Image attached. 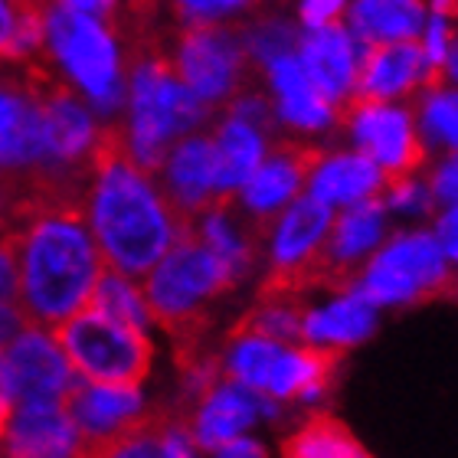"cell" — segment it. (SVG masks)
Instances as JSON below:
<instances>
[{"label": "cell", "instance_id": "obj_1", "mask_svg": "<svg viewBox=\"0 0 458 458\" xmlns=\"http://www.w3.org/2000/svg\"><path fill=\"white\" fill-rule=\"evenodd\" d=\"M89 174L86 216L106 266L128 278L144 276L191 223L174 210L157 177L134 161L122 122L96 131L89 148Z\"/></svg>", "mask_w": 458, "mask_h": 458}, {"label": "cell", "instance_id": "obj_2", "mask_svg": "<svg viewBox=\"0 0 458 458\" xmlns=\"http://www.w3.org/2000/svg\"><path fill=\"white\" fill-rule=\"evenodd\" d=\"M106 256L89 229L86 203L33 207L20 226V295L17 308L30 327L53 331L86 308Z\"/></svg>", "mask_w": 458, "mask_h": 458}, {"label": "cell", "instance_id": "obj_3", "mask_svg": "<svg viewBox=\"0 0 458 458\" xmlns=\"http://www.w3.org/2000/svg\"><path fill=\"white\" fill-rule=\"evenodd\" d=\"M242 278L213 252L197 229H183L177 242L144 272V305L151 321L161 325L174 341V360L181 370L207 357V331L213 308Z\"/></svg>", "mask_w": 458, "mask_h": 458}, {"label": "cell", "instance_id": "obj_4", "mask_svg": "<svg viewBox=\"0 0 458 458\" xmlns=\"http://www.w3.org/2000/svg\"><path fill=\"white\" fill-rule=\"evenodd\" d=\"M49 335L56 337L66 360L82 380L108 383V386H141L151 370L154 347L148 341V331L118 321L92 305L59 321Z\"/></svg>", "mask_w": 458, "mask_h": 458}, {"label": "cell", "instance_id": "obj_5", "mask_svg": "<svg viewBox=\"0 0 458 458\" xmlns=\"http://www.w3.org/2000/svg\"><path fill=\"white\" fill-rule=\"evenodd\" d=\"M47 43L56 63L69 72L98 112H118L124 106V76L118 43L108 23L86 10L49 4Z\"/></svg>", "mask_w": 458, "mask_h": 458}, {"label": "cell", "instance_id": "obj_6", "mask_svg": "<svg viewBox=\"0 0 458 458\" xmlns=\"http://www.w3.org/2000/svg\"><path fill=\"white\" fill-rule=\"evenodd\" d=\"M171 59L177 76L207 98L213 108L256 86L259 66L249 56L242 27H223L216 20L181 23L171 37Z\"/></svg>", "mask_w": 458, "mask_h": 458}, {"label": "cell", "instance_id": "obj_7", "mask_svg": "<svg viewBox=\"0 0 458 458\" xmlns=\"http://www.w3.org/2000/svg\"><path fill=\"white\" fill-rule=\"evenodd\" d=\"M455 278L436 233L416 229L386 242L363 268L357 288L373 305H420L429 298H449Z\"/></svg>", "mask_w": 458, "mask_h": 458}, {"label": "cell", "instance_id": "obj_8", "mask_svg": "<svg viewBox=\"0 0 458 458\" xmlns=\"http://www.w3.org/2000/svg\"><path fill=\"white\" fill-rule=\"evenodd\" d=\"M321 157L325 151L318 144H308L305 138H272L266 157L259 161L252 177L233 193L236 210L242 213V220L249 223L252 236L262 246H268V236H272L282 207L295 200L301 183H308Z\"/></svg>", "mask_w": 458, "mask_h": 458}, {"label": "cell", "instance_id": "obj_9", "mask_svg": "<svg viewBox=\"0 0 458 458\" xmlns=\"http://www.w3.org/2000/svg\"><path fill=\"white\" fill-rule=\"evenodd\" d=\"M337 124L353 131L357 151L380 164L386 187L406 177H416L426 164V144L416 134L412 112L403 106H386L380 98H341L337 102Z\"/></svg>", "mask_w": 458, "mask_h": 458}, {"label": "cell", "instance_id": "obj_10", "mask_svg": "<svg viewBox=\"0 0 458 458\" xmlns=\"http://www.w3.org/2000/svg\"><path fill=\"white\" fill-rule=\"evenodd\" d=\"M4 373H7L13 406H49L66 400L72 386V363L63 347L43 327H23L4 344Z\"/></svg>", "mask_w": 458, "mask_h": 458}, {"label": "cell", "instance_id": "obj_11", "mask_svg": "<svg viewBox=\"0 0 458 458\" xmlns=\"http://www.w3.org/2000/svg\"><path fill=\"white\" fill-rule=\"evenodd\" d=\"M259 416H276V400L272 396L249 390L242 383L220 380L207 396L193 403L187 426H191L197 449L216 452L223 442L242 436Z\"/></svg>", "mask_w": 458, "mask_h": 458}, {"label": "cell", "instance_id": "obj_12", "mask_svg": "<svg viewBox=\"0 0 458 458\" xmlns=\"http://www.w3.org/2000/svg\"><path fill=\"white\" fill-rule=\"evenodd\" d=\"M157 183L174 203V210L183 220L193 223L197 213H203L220 193H216V148H213V134H193L183 138L177 148L167 151Z\"/></svg>", "mask_w": 458, "mask_h": 458}, {"label": "cell", "instance_id": "obj_13", "mask_svg": "<svg viewBox=\"0 0 458 458\" xmlns=\"http://www.w3.org/2000/svg\"><path fill=\"white\" fill-rule=\"evenodd\" d=\"M426 72V49L416 37L363 43V59L357 63V82L351 98H396L410 96Z\"/></svg>", "mask_w": 458, "mask_h": 458}, {"label": "cell", "instance_id": "obj_14", "mask_svg": "<svg viewBox=\"0 0 458 458\" xmlns=\"http://www.w3.org/2000/svg\"><path fill=\"white\" fill-rule=\"evenodd\" d=\"M4 455H79V429L63 403L13 406L4 429Z\"/></svg>", "mask_w": 458, "mask_h": 458}, {"label": "cell", "instance_id": "obj_15", "mask_svg": "<svg viewBox=\"0 0 458 458\" xmlns=\"http://www.w3.org/2000/svg\"><path fill=\"white\" fill-rule=\"evenodd\" d=\"M268 82L276 92V114L298 131H321L337 124V106L311 82L301 59L282 53L268 63Z\"/></svg>", "mask_w": 458, "mask_h": 458}, {"label": "cell", "instance_id": "obj_16", "mask_svg": "<svg viewBox=\"0 0 458 458\" xmlns=\"http://www.w3.org/2000/svg\"><path fill=\"white\" fill-rule=\"evenodd\" d=\"M298 53H301L298 56L301 66L308 69L311 82L325 92V98L337 106L341 98L351 96L353 82H357V63H360L353 33H347L337 23L315 27L298 39Z\"/></svg>", "mask_w": 458, "mask_h": 458}, {"label": "cell", "instance_id": "obj_17", "mask_svg": "<svg viewBox=\"0 0 458 458\" xmlns=\"http://www.w3.org/2000/svg\"><path fill=\"white\" fill-rule=\"evenodd\" d=\"M344 347H292L278 353L276 367L268 373L266 396L272 400H318L335 383V373L341 367Z\"/></svg>", "mask_w": 458, "mask_h": 458}, {"label": "cell", "instance_id": "obj_18", "mask_svg": "<svg viewBox=\"0 0 458 458\" xmlns=\"http://www.w3.org/2000/svg\"><path fill=\"white\" fill-rule=\"evenodd\" d=\"M383 177L380 164L367 157L363 151H337L321 157L311 177H308V193L325 200L327 207H351L357 200H367V197H377L383 191Z\"/></svg>", "mask_w": 458, "mask_h": 458}, {"label": "cell", "instance_id": "obj_19", "mask_svg": "<svg viewBox=\"0 0 458 458\" xmlns=\"http://www.w3.org/2000/svg\"><path fill=\"white\" fill-rule=\"evenodd\" d=\"M373 327H377V305L360 288H347L327 308H318V311L308 308L305 321H301V341L351 351L353 344L373 335Z\"/></svg>", "mask_w": 458, "mask_h": 458}, {"label": "cell", "instance_id": "obj_20", "mask_svg": "<svg viewBox=\"0 0 458 458\" xmlns=\"http://www.w3.org/2000/svg\"><path fill=\"white\" fill-rule=\"evenodd\" d=\"M331 220L335 216H331V207L325 200H318L311 193L295 197V200L288 203V210L282 213V220H276L272 236H268L272 266H292L301 256H308L321 242Z\"/></svg>", "mask_w": 458, "mask_h": 458}, {"label": "cell", "instance_id": "obj_21", "mask_svg": "<svg viewBox=\"0 0 458 458\" xmlns=\"http://www.w3.org/2000/svg\"><path fill=\"white\" fill-rule=\"evenodd\" d=\"M216 148V193H236L252 177L259 161L266 157V138L256 124L242 122L236 114H226L220 128L213 131Z\"/></svg>", "mask_w": 458, "mask_h": 458}, {"label": "cell", "instance_id": "obj_22", "mask_svg": "<svg viewBox=\"0 0 458 458\" xmlns=\"http://www.w3.org/2000/svg\"><path fill=\"white\" fill-rule=\"evenodd\" d=\"M422 20H426L422 0H357L351 7V27L360 43L420 37Z\"/></svg>", "mask_w": 458, "mask_h": 458}, {"label": "cell", "instance_id": "obj_23", "mask_svg": "<svg viewBox=\"0 0 458 458\" xmlns=\"http://www.w3.org/2000/svg\"><path fill=\"white\" fill-rule=\"evenodd\" d=\"M278 449L285 458H367L360 439L331 412H311L295 432L282 436Z\"/></svg>", "mask_w": 458, "mask_h": 458}, {"label": "cell", "instance_id": "obj_24", "mask_svg": "<svg viewBox=\"0 0 458 458\" xmlns=\"http://www.w3.org/2000/svg\"><path fill=\"white\" fill-rule=\"evenodd\" d=\"M282 341L262 335H239L226 337V353L220 357L223 363V380L242 383L249 390L266 393L268 373L276 367Z\"/></svg>", "mask_w": 458, "mask_h": 458}, {"label": "cell", "instance_id": "obj_25", "mask_svg": "<svg viewBox=\"0 0 458 458\" xmlns=\"http://www.w3.org/2000/svg\"><path fill=\"white\" fill-rule=\"evenodd\" d=\"M86 305L98 308V311L118 318V321L141 327V331H148V325H151V311L144 305V295L138 292V285L124 272H118L112 266L102 268V276H98Z\"/></svg>", "mask_w": 458, "mask_h": 458}, {"label": "cell", "instance_id": "obj_26", "mask_svg": "<svg viewBox=\"0 0 458 458\" xmlns=\"http://www.w3.org/2000/svg\"><path fill=\"white\" fill-rule=\"evenodd\" d=\"M422 131L458 151V89H432L420 106Z\"/></svg>", "mask_w": 458, "mask_h": 458}, {"label": "cell", "instance_id": "obj_27", "mask_svg": "<svg viewBox=\"0 0 458 458\" xmlns=\"http://www.w3.org/2000/svg\"><path fill=\"white\" fill-rule=\"evenodd\" d=\"M242 39H246L249 56L259 59V63H272V59L288 53V49L298 43L295 30L288 27L285 20L272 17V13H266V17H259L256 23L242 27Z\"/></svg>", "mask_w": 458, "mask_h": 458}, {"label": "cell", "instance_id": "obj_28", "mask_svg": "<svg viewBox=\"0 0 458 458\" xmlns=\"http://www.w3.org/2000/svg\"><path fill=\"white\" fill-rule=\"evenodd\" d=\"M268 0H174L177 23H200V20H220L236 10H266Z\"/></svg>", "mask_w": 458, "mask_h": 458}, {"label": "cell", "instance_id": "obj_29", "mask_svg": "<svg viewBox=\"0 0 458 458\" xmlns=\"http://www.w3.org/2000/svg\"><path fill=\"white\" fill-rule=\"evenodd\" d=\"M426 193H429V210L432 207H442V210H445V207L458 203V154L449 157L439 171L432 174V183Z\"/></svg>", "mask_w": 458, "mask_h": 458}, {"label": "cell", "instance_id": "obj_30", "mask_svg": "<svg viewBox=\"0 0 458 458\" xmlns=\"http://www.w3.org/2000/svg\"><path fill=\"white\" fill-rule=\"evenodd\" d=\"M344 4H347V0H305V4H301V20H305L308 30L337 23Z\"/></svg>", "mask_w": 458, "mask_h": 458}, {"label": "cell", "instance_id": "obj_31", "mask_svg": "<svg viewBox=\"0 0 458 458\" xmlns=\"http://www.w3.org/2000/svg\"><path fill=\"white\" fill-rule=\"evenodd\" d=\"M436 239H439L445 259L458 266V203L445 207V213L439 216V223H436Z\"/></svg>", "mask_w": 458, "mask_h": 458}, {"label": "cell", "instance_id": "obj_32", "mask_svg": "<svg viewBox=\"0 0 458 458\" xmlns=\"http://www.w3.org/2000/svg\"><path fill=\"white\" fill-rule=\"evenodd\" d=\"M56 4L86 10V13H96V17H102L106 23H112V17L118 13V0H56Z\"/></svg>", "mask_w": 458, "mask_h": 458}, {"label": "cell", "instance_id": "obj_33", "mask_svg": "<svg viewBox=\"0 0 458 458\" xmlns=\"http://www.w3.org/2000/svg\"><path fill=\"white\" fill-rule=\"evenodd\" d=\"M216 455H246V458H252V455H266V449L259 445V442H249V439H229V442H223L220 449H216Z\"/></svg>", "mask_w": 458, "mask_h": 458}, {"label": "cell", "instance_id": "obj_34", "mask_svg": "<svg viewBox=\"0 0 458 458\" xmlns=\"http://www.w3.org/2000/svg\"><path fill=\"white\" fill-rule=\"evenodd\" d=\"M10 412H13V400H10L7 373H4V347H0V439H4V429H7Z\"/></svg>", "mask_w": 458, "mask_h": 458}, {"label": "cell", "instance_id": "obj_35", "mask_svg": "<svg viewBox=\"0 0 458 458\" xmlns=\"http://www.w3.org/2000/svg\"><path fill=\"white\" fill-rule=\"evenodd\" d=\"M445 79L458 82V37H452L449 53H445Z\"/></svg>", "mask_w": 458, "mask_h": 458}, {"label": "cell", "instance_id": "obj_36", "mask_svg": "<svg viewBox=\"0 0 458 458\" xmlns=\"http://www.w3.org/2000/svg\"><path fill=\"white\" fill-rule=\"evenodd\" d=\"M13 177H17V167H4V164H0V191H4V187H10V181H13Z\"/></svg>", "mask_w": 458, "mask_h": 458}, {"label": "cell", "instance_id": "obj_37", "mask_svg": "<svg viewBox=\"0 0 458 458\" xmlns=\"http://www.w3.org/2000/svg\"><path fill=\"white\" fill-rule=\"evenodd\" d=\"M449 298H455V301H458V278H455V285H452V292H449Z\"/></svg>", "mask_w": 458, "mask_h": 458}, {"label": "cell", "instance_id": "obj_38", "mask_svg": "<svg viewBox=\"0 0 458 458\" xmlns=\"http://www.w3.org/2000/svg\"><path fill=\"white\" fill-rule=\"evenodd\" d=\"M0 455H4V439H0Z\"/></svg>", "mask_w": 458, "mask_h": 458}]
</instances>
